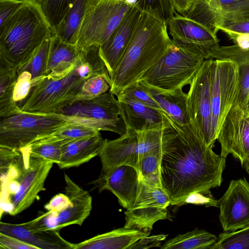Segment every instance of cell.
<instances>
[{"label": "cell", "mask_w": 249, "mask_h": 249, "mask_svg": "<svg viewBox=\"0 0 249 249\" xmlns=\"http://www.w3.org/2000/svg\"><path fill=\"white\" fill-rule=\"evenodd\" d=\"M211 59L226 60L234 62L238 70V88L235 101L224 121L229 124L239 123L246 113L249 98V49L237 45L219 46L210 53Z\"/></svg>", "instance_id": "16"}, {"label": "cell", "mask_w": 249, "mask_h": 249, "mask_svg": "<svg viewBox=\"0 0 249 249\" xmlns=\"http://www.w3.org/2000/svg\"><path fill=\"white\" fill-rule=\"evenodd\" d=\"M71 202L66 194L59 193L53 196L44 208L47 211L61 212L68 208Z\"/></svg>", "instance_id": "45"}, {"label": "cell", "mask_w": 249, "mask_h": 249, "mask_svg": "<svg viewBox=\"0 0 249 249\" xmlns=\"http://www.w3.org/2000/svg\"><path fill=\"white\" fill-rule=\"evenodd\" d=\"M177 12L184 16L197 0H172Z\"/></svg>", "instance_id": "47"}, {"label": "cell", "mask_w": 249, "mask_h": 249, "mask_svg": "<svg viewBox=\"0 0 249 249\" xmlns=\"http://www.w3.org/2000/svg\"><path fill=\"white\" fill-rule=\"evenodd\" d=\"M51 37L45 39L31 60L18 72V74L24 71L29 72L32 76L34 88L46 78L45 73Z\"/></svg>", "instance_id": "34"}, {"label": "cell", "mask_w": 249, "mask_h": 249, "mask_svg": "<svg viewBox=\"0 0 249 249\" xmlns=\"http://www.w3.org/2000/svg\"><path fill=\"white\" fill-rule=\"evenodd\" d=\"M0 248L4 249H38L17 237L0 232Z\"/></svg>", "instance_id": "44"}, {"label": "cell", "mask_w": 249, "mask_h": 249, "mask_svg": "<svg viewBox=\"0 0 249 249\" xmlns=\"http://www.w3.org/2000/svg\"><path fill=\"white\" fill-rule=\"evenodd\" d=\"M139 133L130 128L115 140L105 139L99 156L102 169L97 178H102L115 168L127 165L137 170L139 162Z\"/></svg>", "instance_id": "18"}, {"label": "cell", "mask_w": 249, "mask_h": 249, "mask_svg": "<svg viewBox=\"0 0 249 249\" xmlns=\"http://www.w3.org/2000/svg\"><path fill=\"white\" fill-rule=\"evenodd\" d=\"M141 81L167 116L182 124H191L187 107V93L183 91L182 89L163 90Z\"/></svg>", "instance_id": "26"}, {"label": "cell", "mask_w": 249, "mask_h": 249, "mask_svg": "<svg viewBox=\"0 0 249 249\" xmlns=\"http://www.w3.org/2000/svg\"><path fill=\"white\" fill-rule=\"evenodd\" d=\"M54 113L70 122L120 136L126 130L118 101L110 90L94 99L70 104Z\"/></svg>", "instance_id": "6"}, {"label": "cell", "mask_w": 249, "mask_h": 249, "mask_svg": "<svg viewBox=\"0 0 249 249\" xmlns=\"http://www.w3.org/2000/svg\"><path fill=\"white\" fill-rule=\"evenodd\" d=\"M18 76L17 70L0 63V116L5 118L22 112L14 101L15 85Z\"/></svg>", "instance_id": "28"}, {"label": "cell", "mask_w": 249, "mask_h": 249, "mask_svg": "<svg viewBox=\"0 0 249 249\" xmlns=\"http://www.w3.org/2000/svg\"><path fill=\"white\" fill-rule=\"evenodd\" d=\"M65 194L71 204L64 210L56 213L47 211L36 217L37 227L44 230L60 231L71 225L81 226L90 215L92 199L89 193L64 174Z\"/></svg>", "instance_id": "13"}, {"label": "cell", "mask_w": 249, "mask_h": 249, "mask_svg": "<svg viewBox=\"0 0 249 249\" xmlns=\"http://www.w3.org/2000/svg\"><path fill=\"white\" fill-rule=\"evenodd\" d=\"M213 31L226 34L234 44L243 49H249V19L220 20L214 24Z\"/></svg>", "instance_id": "30"}, {"label": "cell", "mask_w": 249, "mask_h": 249, "mask_svg": "<svg viewBox=\"0 0 249 249\" xmlns=\"http://www.w3.org/2000/svg\"><path fill=\"white\" fill-rule=\"evenodd\" d=\"M187 204L203 205L206 207H218V200L215 199L212 195H207L200 192L190 194L180 201L177 205L181 206Z\"/></svg>", "instance_id": "42"}, {"label": "cell", "mask_w": 249, "mask_h": 249, "mask_svg": "<svg viewBox=\"0 0 249 249\" xmlns=\"http://www.w3.org/2000/svg\"><path fill=\"white\" fill-rule=\"evenodd\" d=\"M80 49L76 45L67 43L53 35L50 38L45 75L60 79L73 69Z\"/></svg>", "instance_id": "23"}, {"label": "cell", "mask_w": 249, "mask_h": 249, "mask_svg": "<svg viewBox=\"0 0 249 249\" xmlns=\"http://www.w3.org/2000/svg\"><path fill=\"white\" fill-rule=\"evenodd\" d=\"M53 34L40 5L29 0L0 27V63L18 72Z\"/></svg>", "instance_id": "3"}, {"label": "cell", "mask_w": 249, "mask_h": 249, "mask_svg": "<svg viewBox=\"0 0 249 249\" xmlns=\"http://www.w3.org/2000/svg\"><path fill=\"white\" fill-rule=\"evenodd\" d=\"M165 114L173 130L162 142L160 172L170 205L194 192L212 195L222 183L226 158L207 145L193 124H180Z\"/></svg>", "instance_id": "1"}, {"label": "cell", "mask_w": 249, "mask_h": 249, "mask_svg": "<svg viewBox=\"0 0 249 249\" xmlns=\"http://www.w3.org/2000/svg\"><path fill=\"white\" fill-rule=\"evenodd\" d=\"M213 59L205 60L190 84L187 107L191 123L207 145L213 148L212 133L211 70Z\"/></svg>", "instance_id": "10"}, {"label": "cell", "mask_w": 249, "mask_h": 249, "mask_svg": "<svg viewBox=\"0 0 249 249\" xmlns=\"http://www.w3.org/2000/svg\"><path fill=\"white\" fill-rule=\"evenodd\" d=\"M110 89L109 75L100 74L93 76L84 82L71 104L94 99L106 93Z\"/></svg>", "instance_id": "32"}, {"label": "cell", "mask_w": 249, "mask_h": 249, "mask_svg": "<svg viewBox=\"0 0 249 249\" xmlns=\"http://www.w3.org/2000/svg\"><path fill=\"white\" fill-rule=\"evenodd\" d=\"M217 237L204 230L196 229L177 235L167 240L161 249H210L216 242Z\"/></svg>", "instance_id": "29"}, {"label": "cell", "mask_w": 249, "mask_h": 249, "mask_svg": "<svg viewBox=\"0 0 249 249\" xmlns=\"http://www.w3.org/2000/svg\"><path fill=\"white\" fill-rule=\"evenodd\" d=\"M150 232L124 227L73 244V249H128L141 238L149 236Z\"/></svg>", "instance_id": "24"}, {"label": "cell", "mask_w": 249, "mask_h": 249, "mask_svg": "<svg viewBox=\"0 0 249 249\" xmlns=\"http://www.w3.org/2000/svg\"><path fill=\"white\" fill-rule=\"evenodd\" d=\"M76 0H46L41 6L53 33Z\"/></svg>", "instance_id": "37"}, {"label": "cell", "mask_w": 249, "mask_h": 249, "mask_svg": "<svg viewBox=\"0 0 249 249\" xmlns=\"http://www.w3.org/2000/svg\"><path fill=\"white\" fill-rule=\"evenodd\" d=\"M92 0H76L53 35L63 41L76 45L82 22Z\"/></svg>", "instance_id": "27"}, {"label": "cell", "mask_w": 249, "mask_h": 249, "mask_svg": "<svg viewBox=\"0 0 249 249\" xmlns=\"http://www.w3.org/2000/svg\"><path fill=\"white\" fill-rule=\"evenodd\" d=\"M248 116H249V115H248Z\"/></svg>", "instance_id": "52"}, {"label": "cell", "mask_w": 249, "mask_h": 249, "mask_svg": "<svg viewBox=\"0 0 249 249\" xmlns=\"http://www.w3.org/2000/svg\"><path fill=\"white\" fill-rule=\"evenodd\" d=\"M135 5L167 25L176 12L172 0H137Z\"/></svg>", "instance_id": "35"}, {"label": "cell", "mask_w": 249, "mask_h": 249, "mask_svg": "<svg viewBox=\"0 0 249 249\" xmlns=\"http://www.w3.org/2000/svg\"><path fill=\"white\" fill-rule=\"evenodd\" d=\"M33 88L32 74L26 71L19 72L14 87V101L18 106L19 103H22V105L30 95Z\"/></svg>", "instance_id": "41"}, {"label": "cell", "mask_w": 249, "mask_h": 249, "mask_svg": "<svg viewBox=\"0 0 249 249\" xmlns=\"http://www.w3.org/2000/svg\"><path fill=\"white\" fill-rule=\"evenodd\" d=\"M218 203V218L223 231L249 226V182L245 178L231 180Z\"/></svg>", "instance_id": "15"}, {"label": "cell", "mask_w": 249, "mask_h": 249, "mask_svg": "<svg viewBox=\"0 0 249 249\" xmlns=\"http://www.w3.org/2000/svg\"><path fill=\"white\" fill-rule=\"evenodd\" d=\"M142 11L135 5L128 9L120 24L103 43L100 54L109 76L114 71L140 20Z\"/></svg>", "instance_id": "19"}, {"label": "cell", "mask_w": 249, "mask_h": 249, "mask_svg": "<svg viewBox=\"0 0 249 249\" xmlns=\"http://www.w3.org/2000/svg\"><path fill=\"white\" fill-rule=\"evenodd\" d=\"M104 139L100 132L87 137L64 143L60 162V169L78 167L98 156Z\"/></svg>", "instance_id": "25"}, {"label": "cell", "mask_w": 249, "mask_h": 249, "mask_svg": "<svg viewBox=\"0 0 249 249\" xmlns=\"http://www.w3.org/2000/svg\"><path fill=\"white\" fill-rule=\"evenodd\" d=\"M183 16L213 31L214 24L220 20L249 19V0H197Z\"/></svg>", "instance_id": "17"}, {"label": "cell", "mask_w": 249, "mask_h": 249, "mask_svg": "<svg viewBox=\"0 0 249 249\" xmlns=\"http://www.w3.org/2000/svg\"><path fill=\"white\" fill-rule=\"evenodd\" d=\"M210 249H249V226L220 233Z\"/></svg>", "instance_id": "36"}, {"label": "cell", "mask_w": 249, "mask_h": 249, "mask_svg": "<svg viewBox=\"0 0 249 249\" xmlns=\"http://www.w3.org/2000/svg\"><path fill=\"white\" fill-rule=\"evenodd\" d=\"M100 131V130L96 128L84 125L72 124L62 127L49 135L45 136L34 143L52 142L66 143L95 135Z\"/></svg>", "instance_id": "31"}, {"label": "cell", "mask_w": 249, "mask_h": 249, "mask_svg": "<svg viewBox=\"0 0 249 249\" xmlns=\"http://www.w3.org/2000/svg\"><path fill=\"white\" fill-rule=\"evenodd\" d=\"M23 157V166L17 180L19 186L10 198L16 215L29 208L38 197L40 192L45 190L44 184L54 164L32 156L26 148L20 150Z\"/></svg>", "instance_id": "12"}, {"label": "cell", "mask_w": 249, "mask_h": 249, "mask_svg": "<svg viewBox=\"0 0 249 249\" xmlns=\"http://www.w3.org/2000/svg\"><path fill=\"white\" fill-rule=\"evenodd\" d=\"M243 166L247 173L249 175V158L244 162Z\"/></svg>", "instance_id": "48"}, {"label": "cell", "mask_w": 249, "mask_h": 249, "mask_svg": "<svg viewBox=\"0 0 249 249\" xmlns=\"http://www.w3.org/2000/svg\"><path fill=\"white\" fill-rule=\"evenodd\" d=\"M160 156L150 154L139 160L137 171L139 179L144 183L162 188L160 172Z\"/></svg>", "instance_id": "33"}, {"label": "cell", "mask_w": 249, "mask_h": 249, "mask_svg": "<svg viewBox=\"0 0 249 249\" xmlns=\"http://www.w3.org/2000/svg\"><path fill=\"white\" fill-rule=\"evenodd\" d=\"M238 70L229 60L213 59L211 70L212 133L215 142L219 129L231 107L238 88Z\"/></svg>", "instance_id": "9"}, {"label": "cell", "mask_w": 249, "mask_h": 249, "mask_svg": "<svg viewBox=\"0 0 249 249\" xmlns=\"http://www.w3.org/2000/svg\"><path fill=\"white\" fill-rule=\"evenodd\" d=\"M167 236L165 234H159L148 236L141 238L131 246L128 249H149L152 247H159L161 241L164 240Z\"/></svg>", "instance_id": "46"}, {"label": "cell", "mask_w": 249, "mask_h": 249, "mask_svg": "<svg viewBox=\"0 0 249 249\" xmlns=\"http://www.w3.org/2000/svg\"><path fill=\"white\" fill-rule=\"evenodd\" d=\"M86 80L75 68L57 79L46 78L32 90L21 106L22 112L51 113L71 104Z\"/></svg>", "instance_id": "7"}, {"label": "cell", "mask_w": 249, "mask_h": 249, "mask_svg": "<svg viewBox=\"0 0 249 249\" xmlns=\"http://www.w3.org/2000/svg\"><path fill=\"white\" fill-rule=\"evenodd\" d=\"M246 113L247 115H249V98L246 106Z\"/></svg>", "instance_id": "50"}, {"label": "cell", "mask_w": 249, "mask_h": 249, "mask_svg": "<svg viewBox=\"0 0 249 249\" xmlns=\"http://www.w3.org/2000/svg\"><path fill=\"white\" fill-rule=\"evenodd\" d=\"M167 24L142 13L135 32L110 75L109 90L116 97L140 80L163 55L172 41Z\"/></svg>", "instance_id": "2"}, {"label": "cell", "mask_w": 249, "mask_h": 249, "mask_svg": "<svg viewBox=\"0 0 249 249\" xmlns=\"http://www.w3.org/2000/svg\"><path fill=\"white\" fill-rule=\"evenodd\" d=\"M64 143L65 142H63L33 143L26 148L32 156L57 165L61 160L62 146Z\"/></svg>", "instance_id": "38"}, {"label": "cell", "mask_w": 249, "mask_h": 249, "mask_svg": "<svg viewBox=\"0 0 249 249\" xmlns=\"http://www.w3.org/2000/svg\"><path fill=\"white\" fill-rule=\"evenodd\" d=\"M205 60L172 40L163 55L140 80L163 90L182 89L190 84Z\"/></svg>", "instance_id": "4"}, {"label": "cell", "mask_w": 249, "mask_h": 249, "mask_svg": "<svg viewBox=\"0 0 249 249\" xmlns=\"http://www.w3.org/2000/svg\"><path fill=\"white\" fill-rule=\"evenodd\" d=\"M139 183L137 170L133 167L123 165L113 169L102 178H97L90 182L102 192L107 190L118 198L120 204L126 210L135 200Z\"/></svg>", "instance_id": "20"}, {"label": "cell", "mask_w": 249, "mask_h": 249, "mask_svg": "<svg viewBox=\"0 0 249 249\" xmlns=\"http://www.w3.org/2000/svg\"><path fill=\"white\" fill-rule=\"evenodd\" d=\"M132 5L124 0H102L90 5L80 27L76 44L78 48L81 49L103 43Z\"/></svg>", "instance_id": "8"}, {"label": "cell", "mask_w": 249, "mask_h": 249, "mask_svg": "<svg viewBox=\"0 0 249 249\" xmlns=\"http://www.w3.org/2000/svg\"><path fill=\"white\" fill-rule=\"evenodd\" d=\"M72 124H78L53 113L22 112L1 120L0 146L20 150L39 139Z\"/></svg>", "instance_id": "5"}, {"label": "cell", "mask_w": 249, "mask_h": 249, "mask_svg": "<svg viewBox=\"0 0 249 249\" xmlns=\"http://www.w3.org/2000/svg\"><path fill=\"white\" fill-rule=\"evenodd\" d=\"M121 95L148 107L162 110L157 102L145 89L141 81L128 87Z\"/></svg>", "instance_id": "39"}, {"label": "cell", "mask_w": 249, "mask_h": 249, "mask_svg": "<svg viewBox=\"0 0 249 249\" xmlns=\"http://www.w3.org/2000/svg\"><path fill=\"white\" fill-rule=\"evenodd\" d=\"M170 198L162 188L144 183L139 179L133 205L124 212V227L151 231L158 221L167 218Z\"/></svg>", "instance_id": "11"}, {"label": "cell", "mask_w": 249, "mask_h": 249, "mask_svg": "<svg viewBox=\"0 0 249 249\" xmlns=\"http://www.w3.org/2000/svg\"><path fill=\"white\" fill-rule=\"evenodd\" d=\"M33 0L34 1L36 2V3H37L39 5H40V6L42 5H43L46 1V0Z\"/></svg>", "instance_id": "49"}, {"label": "cell", "mask_w": 249, "mask_h": 249, "mask_svg": "<svg viewBox=\"0 0 249 249\" xmlns=\"http://www.w3.org/2000/svg\"><path fill=\"white\" fill-rule=\"evenodd\" d=\"M59 231L33 229L27 222L20 224L0 222V232L17 237L38 249H73V243L64 239Z\"/></svg>", "instance_id": "22"}, {"label": "cell", "mask_w": 249, "mask_h": 249, "mask_svg": "<svg viewBox=\"0 0 249 249\" xmlns=\"http://www.w3.org/2000/svg\"><path fill=\"white\" fill-rule=\"evenodd\" d=\"M234 147L231 155L243 166L249 158V116L247 115L244 117L243 127Z\"/></svg>", "instance_id": "40"}, {"label": "cell", "mask_w": 249, "mask_h": 249, "mask_svg": "<svg viewBox=\"0 0 249 249\" xmlns=\"http://www.w3.org/2000/svg\"><path fill=\"white\" fill-rule=\"evenodd\" d=\"M125 128L137 131L154 129L168 124L163 110L120 95L117 97Z\"/></svg>", "instance_id": "21"}, {"label": "cell", "mask_w": 249, "mask_h": 249, "mask_svg": "<svg viewBox=\"0 0 249 249\" xmlns=\"http://www.w3.org/2000/svg\"><path fill=\"white\" fill-rule=\"evenodd\" d=\"M29 0H0V27Z\"/></svg>", "instance_id": "43"}, {"label": "cell", "mask_w": 249, "mask_h": 249, "mask_svg": "<svg viewBox=\"0 0 249 249\" xmlns=\"http://www.w3.org/2000/svg\"><path fill=\"white\" fill-rule=\"evenodd\" d=\"M173 42L178 46L211 59V52L219 47L216 34L205 25L176 12L167 23Z\"/></svg>", "instance_id": "14"}, {"label": "cell", "mask_w": 249, "mask_h": 249, "mask_svg": "<svg viewBox=\"0 0 249 249\" xmlns=\"http://www.w3.org/2000/svg\"><path fill=\"white\" fill-rule=\"evenodd\" d=\"M100 0H92V1H93V4L94 3H95L96 2H97L98 1H99Z\"/></svg>", "instance_id": "51"}]
</instances>
